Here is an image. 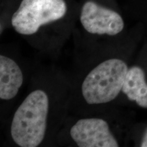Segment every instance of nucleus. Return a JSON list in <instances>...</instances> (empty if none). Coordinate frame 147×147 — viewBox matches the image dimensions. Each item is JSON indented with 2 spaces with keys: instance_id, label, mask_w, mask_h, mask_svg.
Segmentation results:
<instances>
[{
  "instance_id": "nucleus-1",
  "label": "nucleus",
  "mask_w": 147,
  "mask_h": 147,
  "mask_svg": "<svg viewBox=\"0 0 147 147\" xmlns=\"http://www.w3.org/2000/svg\"><path fill=\"white\" fill-rule=\"evenodd\" d=\"M49 97L42 90H36L27 96L14 114L11 135L21 147H36L45 138L47 130Z\"/></svg>"
},
{
  "instance_id": "nucleus-2",
  "label": "nucleus",
  "mask_w": 147,
  "mask_h": 147,
  "mask_svg": "<svg viewBox=\"0 0 147 147\" xmlns=\"http://www.w3.org/2000/svg\"><path fill=\"white\" fill-rule=\"evenodd\" d=\"M128 67L123 61L110 59L99 64L89 73L82 85V93L89 104L115 100L122 91Z\"/></svg>"
},
{
  "instance_id": "nucleus-3",
  "label": "nucleus",
  "mask_w": 147,
  "mask_h": 147,
  "mask_svg": "<svg viewBox=\"0 0 147 147\" xmlns=\"http://www.w3.org/2000/svg\"><path fill=\"white\" fill-rule=\"evenodd\" d=\"M67 11L64 0H23L12 17V25L18 34L32 35L42 25L57 21Z\"/></svg>"
},
{
  "instance_id": "nucleus-4",
  "label": "nucleus",
  "mask_w": 147,
  "mask_h": 147,
  "mask_svg": "<svg viewBox=\"0 0 147 147\" xmlns=\"http://www.w3.org/2000/svg\"><path fill=\"white\" fill-rule=\"evenodd\" d=\"M80 22L85 30L93 34L115 36L124 27L123 20L117 12L91 1L82 7Z\"/></svg>"
},
{
  "instance_id": "nucleus-5",
  "label": "nucleus",
  "mask_w": 147,
  "mask_h": 147,
  "mask_svg": "<svg viewBox=\"0 0 147 147\" xmlns=\"http://www.w3.org/2000/svg\"><path fill=\"white\" fill-rule=\"evenodd\" d=\"M70 135L79 147H118L107 122L102 119H82L71 128Z\"/></svg>"
},
{
  "instance_id": "nucleus-6",
  "label": "nucleus",
  "mask_w": 147,
  "mask_h": 147,
  "mask_svg": "<svg viewBox=\"0 0 147 147\" xmlns=\"http://www.w3.org/2000/svg\"><path fill=\"white\" fill-rule=\"evenodd\" d=\"M23 82L21 69L10 58L0 56V98L9 100L17 95Z\"/></svg>"
},
{
  "instance_id": "nucleus-7",
  "label": "nucleus",
  "mask_w": 147,
  "mask_h": 147,
  "mask_svg": "<svg viewBox=\"0 0 147 147\" xmlns=\"http://www.w3.org/2000/svg\"><path fill=\"white\" fill-rule=\"evenodd\" d=\"M122 91L130 101H135L139 106L147 108V84L142 68L134 66L128 69Z\"/></svg>"
},
{
  "instance_id": "nucleus-8",
  "label": "nucleus",
  "mask_w": 147,
  "mask_h": 147,
  "mask_svg": "<svg viewBox=\"0 0 147 147\" xmlns=\"http://www.w3.org/2000/svg\"><path fill=\"white\" fill-rule=\"evenodd\" d=\"M140 146L142 147H147V129L144 134V136L142 138V142H141Z\"/></svg>"
}]
</instances>
